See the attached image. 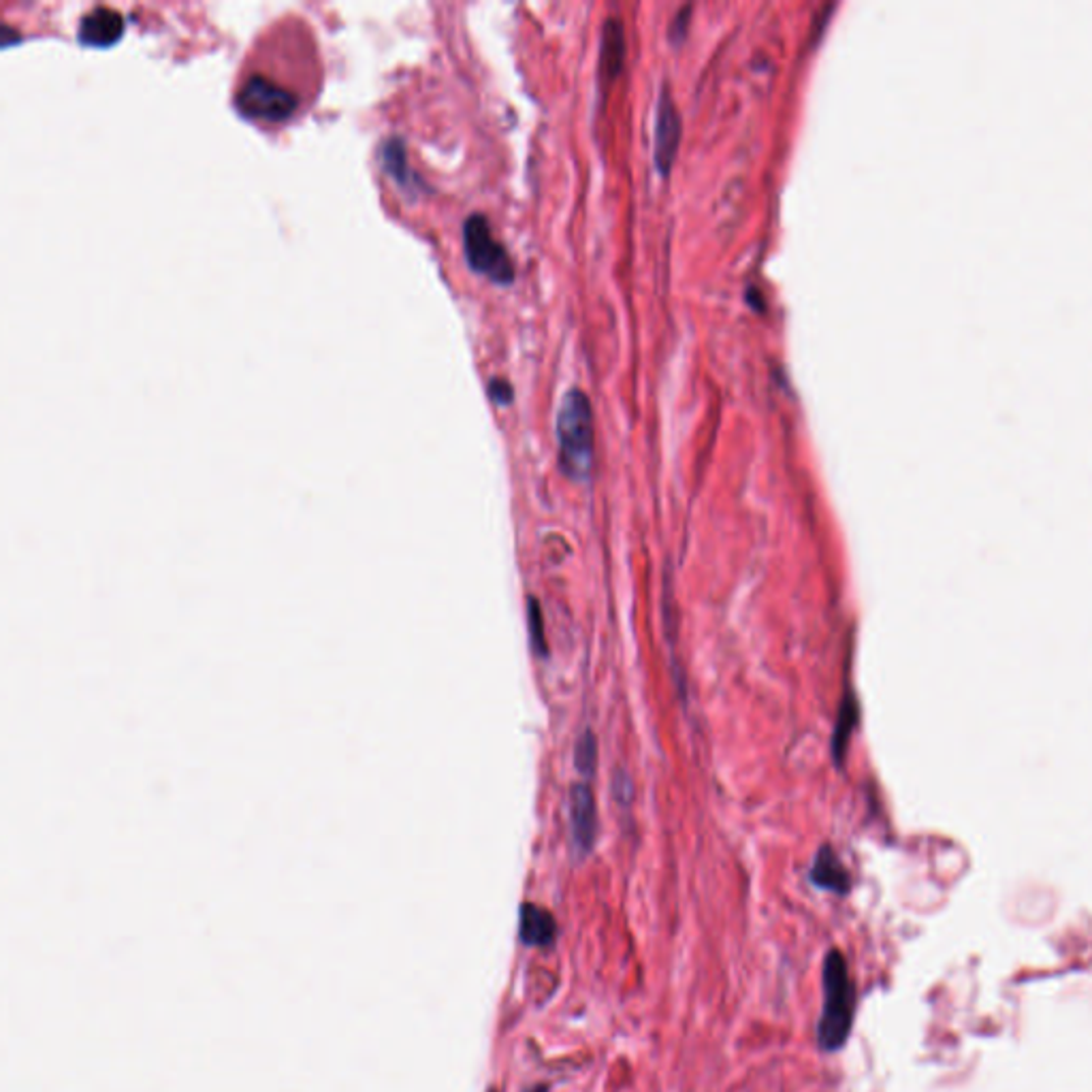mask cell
Segmentation results:
<instances>
[{
	"label": "cell",
	"instance_id": "cell-1",
	"mask_svg": "<svg viewBox=\"0 0 1092 1092\" xmlns=\"http://www.w3.org/2000/svg\"><path fill=\"white\" fill-rule=\"evenodd\" d=\"M823 1002L817 1022V1043L823 1052H837L850 1039L856 1016V988L845 956L830 950L821 965Z\"/></svg>",
	"mask_w": 1092,
	"mask_h": 1092
},
{
	"label": "cell",
	"instance_id": "cell-2",
	"mask_svg": "<svg viewBox=\"0 0 1092 1092\" xmlns=\"http://www.w3.org/2000/svg\"><path fill=\"white\" fill-rule=\"evenodd\" d=\"M560 467L572 480H587L593 465V414L587 395L570 389L557 410Z\"/></svg>",
	"mask_w": 1092,
	"mask_h": 1092
},
{
	"label": "cell",
	"instance_id": "cell-3",
	"mask_svg": "<svg viewBox=\"0 0 1092 1092\" xmlns=\"http://www.w3.org/2000/svg\"><path fill=\"white\" fill-rule=\"evenodd\" d=\"M235 105L250 120L282 122L295 114L299 97L272 77L250 73L237 88Z\"/></svg>",
	"mask_w": 1092,
	"mask_h": 1092
},
{
	"label": "cell",
	"instance_id": "cell-4",
	"mask_svg": "<svg viewBox=\"0 0 1092 1092\" xmlns=\"http://www.w3.org/2000/svg\"><path fill=\"white\" fill-rule=\"evenodd\" d=\"M463 250L472 270L494 280L496 284H510L515 280V265H512L506 248L494 237L488 220L482 214L465 218Z\"/></svg>",
	"mask_w": 1092,
	"mask_h": 1092
},
{
	"label": "cell",
	"instance_id": "cell-5",
	"mask_svg": "<svg viewBox=\"0 0 1092 1092\" xmlns=\"http://www.w3.org/2000/svg\"><path fill=\"white\" fill-rule=\"evenodd\" d=\"M681 143V114L675 105V99L662 91L657 105V124H655V165L662 175H668L673 169Z\"/></svg>",
	"mask_w": 1092,
	"mask_h": 1092
},
{
	"label": "cell",
	"instance_id": "cell-6",
	"mask_svg": "<svg viewBox=\"0 0 1092 1092\" xmlns=\"http://www.w3.org/2000/svg\"><path fill=\"white\" fill-rule=\"evenodd\" d=\"M570 828L576 854L587 856L597 837V807L587 784H574L570 790Z\"/></svg>",
	"mask_w": 1092,
	"mask_h": 1092
},
{
	"label": "cell",
	"instance_id": "cell-7",
	"mask_svg": "<svg viewBox=\"0 0 1092 1092\" xmlns=\"http://www.w3.org/2000/svg\"><path fill=\"white\" fill-rule=\"evenodd\" d=\"M124 28V19L118 11L109 7H97L88 11L79 21V41L88 46L107 48L114 43Z\"/></svg>",
	"mask_w": 1092,
	"mask_h": 1092
},
{
	"label": "cell",
	"instance_id": "cell-8",
	"mask_svg": "<svg viewBox=\"0 0 1092 1092\" xmlns=\"http://www.w3.org/2000/svg\"><path fill=\"white\" fill-rule=\"evenodd\" d=\"M519 937L529 947H551L557 937V922L540 905L525 903L519 911Z\"/></svg>",
	"mask_w": 1092,
	"mask_h": 1092
},
{
	"label": "cell",
	"instance_id": "cell-9",
	"mask_svg": "<svg viewBox=\"0 0 1092 1092\" xmlns=\"http://www.w3.org/2000/svg\"><path fill=\"white\" fill-rule=\"evenodd\" d=\"M809 877L813 885L828 889V893H835V895L850 893V873H847V868L843 866V862L839 860V856L835 854L830 845H823L817 852Z\"/></svg>",
	"mask_w": 1092,
	"mask_h": 1092
},
{
	"label": "cell",
	"instance_id": "cell-10",
	"mask_svg": "<svg viewBox=\"0 0 1092 1092\" xmlns=\"http://www.w3.org/2000/svg\"><path fill=\"white\" fill-rule=\"evenodd\" d=\"M623 58H626V37H623V28L619 19H609L605 24V35H601V56L599 66L607 77H617L621 71Z\"/></svg>",
	"mask_w": 1092,
	"mask_h": 1092
},
{
	"label": "cell",
	"instance_id": "cell-11",
	"mask_svg": "<svg viewBox=\"0 0 1092 1092\" xmlns=\"http://www.w3.org/2000/svg\"><path fill=\"white\" fill-rule=\"evenodd\" d=\"M595 764H597V743H595L593 732L587 730L574 747V766L581 774L591 777L595 770Z\"/></svg>",
	"mask_w": 1092,
	"mask_h": 1092
},
{
	"label": "cell",
	"instance_id": "cell-12",
	"mask_svg": "<svg viewBox=\"0 0 1092 1092\" xmlns=\"http://www.w3.org/2000/svg\"><path fill=\"white\" fill-rule=\"evenodd\" d=\"M529 636H531L533 651H536L540 657H547L549 649H547V636H544V621H542L540 605L536 599H529Z\"/></svg>",
	"mask_w": 1092,
	"mask_h": 1092
},
{
	"label": "cell",
	"instance_id": "cell-13",
	"mask_svg": "<svg viewBox=\"0 0 1092 1092\" xmlns=\"http://www.w3.org/2000/svg\"><path fill=\"white\" fill-rule=\"evenodd\" d=\"M856 724V706L850 702V704H843V710H841V717H839V724H837V730H835V737H832V751H835V757L839 760L841 753H843V747L847 743V739H850V732Z\"/></svg>",
	"mask_w": 1092,
	"mask_h": 1092
},
{
	"label": "cell",
	"instance_id": "cell-14",
	"mask_svg": "<svg viewBox=\"0 0 1092 1092\" xmlns=\"http://www.w3.org/2000/svg\"><path fill=\"white\" fill-rule=\"evenodd\" d=\"M488 395H492V399L496 401V404L500 406H506L512 401V387L508 381H504V378H494L492 383H488Z\"/></svg>",
	"mask_w": 1092,
	"mask_h": 1092
},
{
	"label": "cell",
	"instance_id": "cell-15",
	"mask_svg": "<svg viewBox=\"0 0 1092 1092\" xmlns=\"http://www.w3.org/2000/svg\"><path fill=\"white\" fill-rule=\"evenodd\" d=\"M547 1090H549V1086H547V1084H540V1086H533L529 1092H547Z\"/></svg>",
	"mask_w": 1092,
	"mask_h": 1092
},
{
	"label": "cell",
	"instance_id": "cell-16",
	"mask_svg": "<svg viewBox=\"0 0 1092 1092\" xmlns=\"http://www.w3.org/2000/svg\"><path fill=\"white\" fill-rule=\"evenodd\" d=\"M492 1092H498V1090H492Z\"/></svg>",
	"mask_w": 1092,
	"mask_h": 1092
}]
</instances>
